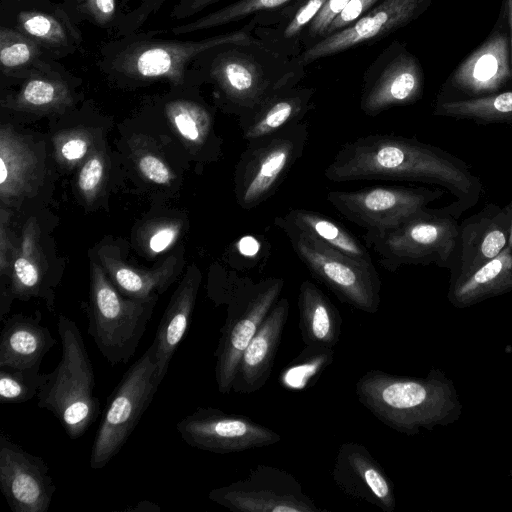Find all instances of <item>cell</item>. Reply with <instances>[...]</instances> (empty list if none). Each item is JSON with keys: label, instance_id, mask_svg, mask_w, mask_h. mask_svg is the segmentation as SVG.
I'll return each mask as SVG.
<instances>
[{"label": "cell", "instance_id": "42", "mask_svg": "<svg viewBox=\"0 0 512 512\" xmlns=\"http://www.w3.org/2000/svg\"><path fill=\"white\" fill-rule=\"evenodd\" d=\"M103 176V164L98 157L89 159L81 169L79 187L88 194L95 190Z\"/></svg>", "mask_w": 512, "mask_h": 512}, {"label": "cell", "instance_id": "12", "mask_svg": "<svg viewBox=\"0 0 512 512\" xmlns=\"http://www.w3.org/2000/svg\"><path fill=\"white\" fill-rule=\"evenodd\" d=\"M424 92V71L407 45L394 40L370 63L364 72L360 109L367 116L420 100Z\"/></svg>", "mask_w": 512, "mask_h": 512}, {"label": "cell", "instance_id": "3", "mask_svg": "<svg viewBox=\"0 0 512 512\" xmlns=\"http://www.w3.org/2000/svg\"><path fill=\"white\" fill-rule=\"evenodd\" d=\"M256 18L239 29L199 40L157 38L160 31H136L99 45L96 67L120 86H140L167 81L172 88L198 86L191 65L204 51L220 44L254 38Z\"/></svg>", "mask_w": 512, "mask_h": 512}, {"label": "cell", "instance_id": "11", "mask_svg": "<svg viewBox=\"0 0 512 512\" xmlns=\"http://www.w3.org/2000/svg\"><path fill=\"white\" fill-rule=\"evenodd\" d=\"M283 287L282 278L270 277L258 283L249 279L226 302L227 315L214 352L215 379L220 393L229 394L232 391L240 357L278 302Z\"/></svg>", "mask_w": 512, "mask_h": 512}, {"label": "cell", "instance_id": "41", "mask_svg": "<svg viewBox=\"0 0 512 512\" xmlns=\"http://www.w3.org/2000/svg\"><path fill=\"white\" fill-rule=\"evenodd\" d=\"M223 0H178L169 16L173 20L192 18Z\"/></svg>", "mask_w": 512, "mask_h": 512}, {"label": "cell", "instance_id": "23", "mask_svg": "<svg viewBox=\"0 0 512 512\" xmlns=\"http://www.w3.org/2000/svg\"><path fill=\"white\" fill-rule=\"evenodd\" d=\"M2 83L15 89L4 96L5 105L27 110H61L75 99L79 80L58 60L46 68L19 77H3Z\"/></svg>", "mask_w": 512, "mask_h": 512}, {"label": "cell", "instance_id": "46", "mask_svg": "<svg viewBox=\"0 0 512 512\" xmlns=\"http://www.w3.org/2000/svg\"><path fill=\"white\" fill-rule=\"evenodd\" d=\"M504 9L507 16V22L510 34V56H511V69H512V0H503Z\"/></svg>", "mask_w": 512, "mask_h": 512}, {"label": "cell", "instance_id": "28", "mask_svg": "<svg viewBox=\"0 0 512 512\" xmlns=\"http://www.w3.org/2000/svg\"><path fill=\"white\" fill-rule=\"evenodd\" d=\"M299 328L304 345L334 348L341 335L342 318L336 306L311 281H303L298 295Z\"/></svg>", "mask_w": 512, "mask_h": 512}, {"label": "cell", "instance_id": "4", "mask_svg": "<svg viewBox=\"0 0 512 512\" xmlns=\"http://www.w3.org/2000/svg\"><path fill=\"white\" fill-rule=\"evenodd\" d=\"M355 394L375 418L408 435L456 422L463 410L454 382L440 368L425 377L399 376L369 370L356 382Z\"/></svg>", "mask_w": 512, "mask_h": 512}, {"label": "cell", "instance_id": "44", "mask_svg": "<svg viewBox=\"0 0 512 512\" xmlns=\"http://www.w3.org/2000/svg\"><path fill=\"white\" fill-rule=\"evenodd\" d=\"M176 230L173 228H163L157 231L150 239V249L156 253L165 250L175 239Z\"/></svg>", "mask_w": 512, "mask_h": 512}, {"label": "cell", "instance_id": "27", "mask_svg": "<svg viewBox=\"0 0 512 512\" xmlns=\"http://www.w3.org/2000/svg\"><path fill=\"white\" fill-rule=\"evenodd\" d=\"M512 291V248L509 246L498 256L449 281L448 301L456 308H467L486 299Z\"/></svg>", "mask_w": 512, "mask_h": 512}, {"label": "cell", "instance_id": "24", "mask_svg": "<svg viewBox=\"0 0 512 512\" xmlns=\"http://www.w3.org/2000/svg\"><path fill=\"white\" fill-rule=\"evenodd\" d=\"M0 335V368L40 370L44 356L56 344L41 324V314H15L3 321Z\"/></svg>", "mask_w": 512, "mask_h": 512}, {"label": "cell", "instance_id": "1", "mask_svg": "<svg viewBox=\"0 0 512 512\" xmlns=\"http://www.w3.org/2000/svg\"><path fill=\"white\" fill-rule=\"evenodd\" d=\"M333 182L396 180L423 182L447 190L455 201L445 208L457 218L475 206L482 183L459 157L415 138L370 134L341 146L324 170Z\"/></svg>", "mask_w": 512, "mask_h": 512}, {"label": "cell", "instance_id": "45", "mask_svg": "<svg viewBox=\"0 0 512 512\" xmlns=\"http://www.w3.org/2000/svg\"><path fill=\"white\" fill-rule=\"evenodd\" d=\"M160 510L161 508L158 504L148 500L140 501L134 506L125 508V511L129 512H159Z\"/></svg>", "mask_w": 512, "mask_h": 512}, {"label": "cell", "instance_id": "21", "mask_svg": "<svg viewBox=\"0 0 512 512\" xmlns=\"http://www.w3.org/2000/svg\"><path fill=\"white\" fill-rule=\"evenodd\" d=\"M332 478L347 497L367 502L383 512H394V484L368 449L357 442H344L337 451Z\"/></svg>", "mask_w": 512, "mask_h": 512}, {"label": "cell", "instance_id": "36", "mask_svg": "<svg viewBox=\"0 0 512 512\" xmlns=\"http://www.w3.org/2000/svg\"><path fill=\"white\" fill-rule=\"evenodd\" d=\"M61 3L77 25L89 22L115 32L124 14L117 0H62Z\"/></svg>", "mask_w": 512, "mask_h": 512}, {"label": "cell", "instance_id": "19", "mask_svg": "<svg viewBox=\"0 0 512 512\" xmlns=\"http://www.w3.org/2000/svg\"><path fill=\"white\" fill-rule=\"evenodd\" d=\"M0 489L13 512H47L56 487L49 466L0 434Z\"/></svg>", "mask_w": 512, "mask_h": 512}, {"label": "cell", "instance_id": "34", "mask_svg": "<svg viewBox=\"0 0 512 512\" xmlns=\"http://www.w3.org/2000/svg\"><path fill=\"white\" fill-rule=\"evenodd\" d=\"M107 268L117 286L135 299L155 296V290L162 292L173 279L172 270L167 268L152 272L137 271L122 264H107Z\"/></svg>", "mask_w": 512, "mask_h": 512}, {"label": "cell", "instance_id": "37", "mask_svg": "<svg viewBox=\"0 0 512 512\" xmlns=\"http://www.w3.org/2000/svg\"><path fill=\"white\" fill-rule=\"evenodd\" d=\"M45 380L40 370L0 368V402L19 404L36 397Z\"/></svg>", "mask_w": 512, "mask_h": 512}, {"label": "cell", "instance_id": "10", "mask_svg": "<svg viewBox=\"0 0 512 512\" xmlns=\"http://www.w3.org/2000/svg\"><path fill=\"white\" fill-rule=\"evenodd\" d=\"M308 141V124H292L248 141L235 172L237 202L251 210L272 197L301 158Z\"/></svg>", "mask_w": 512, "mask_h": 512}, {"label": "cell", "instance_id": "40", "mask_svg": "<svg viewBox=\"0 0 512 512\" xmlns=\"http://www.w3.org/2000/svg\"><path fill=\"white\" fill-rule=\"evenodd\" d=\"M139 169L147 179L157 184H166L171 179L167 166L153 155L142 157L139 161Z\"/></svg>", "mask_w": 512, "mask_h": 512}, {"label": "cell", "instance_id": "26", "mask_svg": "<svg viewBox=\"0 0 512 512\" xmlns=\"http://www.w3.org/2000/svg\"><path fill=\"white\" fill-rule=\"evenodd\" d=\"M200 279L198 272L188 273L173 294L158 326L152 344L160 383L166 376L171 359L189 326Z\"/></svg>", "mask_w": 512, "mask_h": 512}, {"label": "cell", "instance_id": "17", "mask_svg": "<svg viewBox=\"0 0 512 512\" xmlns=\"http://www.w3.org/2000/svg\"><path fill=\"white\" fill-rule=\"evenodd\" d=\"M0 25L12 28L60 60L75 54L83 35L61 2L52 0H1Z\"/></svg>", "mask_w": 512, "mask_h": 512}, {"label": "cell", "instance_id": "18", "mask_svg": "<svg viewBox=\"0 0 512 512\" xmlns=\"http://www.w3.org/2000/svg\"><path fill=\"white\" fill-rule=\"evenodd\" d=\"M433 0H380L350 26L324 36L298 59L307 66L362 44L379 41L424 14Z\"/></svg>", "mask_w": 512, "mask_h": 512}, {"label": "cell", "instance_id": "38", "mask_svg": "<svg viewBox=\"0 0 512 512\" xmlns=\"http://www.w3.org/2000/svg\"><path fill=\"white\" fill-rule=\"evenodd\" d=\"M167 0H139L132 10L124 12L116 31L117 36L139 31L146 21L154 15Z\"/></svg>", "mask_w": 512, "mask_h": 512}, {"label": "cell", "instance_id": "20", "mask_svg": "<svg viewBox=\"0 0 512 512\" xmlns=\"http://www.w3.org/2000/svg\"><path fill=\"white\" fill-rule=\"evenodd\" d=\"M510 204L490 203L459 224V237L450 267V280L461 277L498 256L509 245Z\"/></svg>", "mask_w": 512, "mask_h": 512}, {"label": "cell", "instance_id": "8", "mask_svg": "<svg viewBox=\"0 0 512 512\" xmlns=\"http://www.w3.org/2000/svg\"><path fill=\"white\" fill-rule=\"evenodd\" d=\"M156 297H123L93 265L87 332L106 361L115 366L134 356L149 322Z\"/></svg>", "mask_w": 512, "mask_h": 512}, {"label": "cell", "instance_id": "5", "mask_svg": "<svg viewBox=\"0 0 512 512\" xmlns=\"http://www.w3.org/2000/svg\"><path fill=\"white\" fill-rule=\"evenodd\" d=\"M57 330L62 354L57 366L45 373L36 396L37 406L53 413L71 440L80 438L100 414L94 394L95 376L76 323L59 315Z\"/></svg>", "mask_w": 512, "mask_h": 512}, {"label": "cell", "instance_id": "2", "mask_svg": "<svg viewBox=\"0 0 512 512\" xmlns=\"http://www.w3.org/2000/svg\"><path fill=\"white\" fill-rule=\"evenodd\" d=\"M305 67L254 37L229 42L201 53L191 65L198 82L209 83L228 111L245 116L277 92L299 85Z\"/></svg>", "mask_w": 512, "mask_h": 512}, {"label": "cell", "instance_id": "32", "mask_svg": "<svg viewBox=\"0 0 512 512\" xmlns=\"http://www.w3.org/2000/svg\"><path fill=\"white\" fill-rule=\"evenodd\" d=\"M294 1L296 0H236L193 21L174 26L170 31L174 35L201 32L251 18L261 12L277 10Z\"/></svg>", "mask_w": 512, "mask_h": 512}, {"label": "cell", "instance_id": "33", "mask_svg": "<svg viewBox=\"0 0 512 512\" xmlns=\"http://www.w3.org/2000/svg\"><path fill=\"white\" fill-rule=\"evenodd\" d=\"M334 348L306 345L280 372L279 382L289 390L313 386L322 372L333 362Z\"/></svg>", "mask_w": 512, "mask_h": 512}, {"label": "cell", "instance_id": "29", "mask_svg": "<svg viewBox=\"0 0 512 512\" xmlns=\"http://www.w3.org/2000/svg\"><path fill=\"white\" fill-rule=\"evenodd\" d=\"M283 217L319 241L356 259L373 262L366 245L334 219L301 208L290 209Z\"/></svg>", "mask_w": 512, "mask_h": 512}, {"label": "cell", "instance_id": "15", "mask_svg": "<svg viewBox=\"0 0 512 512\" xmlns=\"http://www.w3.org/2000/svg\"><path fill=\"white\" fill-rule=\"evenodd\" d=\"M504 7L487 39L450 74L436 101L500 92L512 79L510 36Z\"/></svg>", "mask_w": 512, "mask_h": 512}, {"label": "cell", "instance_id": "7", "mask_svg": "<svg viewBox=\"0 0 512 512\" xmlns=\"http://www.w3.org/2000/svg\"><path fill=\"white\" fill-rule=\"evenodd\" d=\"M314 278L343 303L374 314L381 303V280L373 262L351 257L299 230L283 216L274 220Z\"/></svg>", "mask_w": 512, "mask_h": 512}, {"label": "cell", "instance_id": "13", "mask_svg": "<svg viewBox=\"0 0 512 512\" xmlns=\"http://www.w3.org/2000/svg\"><path fill=\"white\" fill-rule=\"evenodd\" d=\"M208 498L233 512H323L294 475L262 464L244 479L212 489Z\"/></svg>", "mask_w": 512, "mask_h": 512}, {"label": "cell", "instance_id": "9", "mask_svg": "<svg viewBox=\"0 0 512 512\" xmlns=\"http://www.w3.org/2000/svg\"><path fill=\"white\" fill-rule=\"evenodd\" d=\"M160 384L151 343L124 373L108 398L91 449L89 464L92 469L104 468L122 449L152 403Z\"/></svg>", "mask_w": 512, "mask_h": 512}, {"label": "cell", "instance_id": "14", "mask_svg": "<svg viewBox=\"0 0 512 512\" xmlns=\"http://www.w3.org/2000/svg\"><path fill=\"white\" fill-rule=\"evenodd\" d=\"M441 189L371 186L329 191L327 201L346 219L366 231L389 229L443 195Z\"/></svg>", "mask_w": 512, "mask_h": 512}, {"label": "cell", "instance_id": "31", "mask_svg": "<svg viewBox=\"0 0 512 512\" xmlns=\"http://www.w3.org/2000/svg\"><path fill=\"white\" fill-rule=\"evenodd\" d=\"M54 61L37 43L12 28L0 25L1 76H23L46 68Z\"/></svg>", "mask_w": 512, "mask_h": 512}, {"label": "cell", "instance_id": "35", "mask_svg": "<svg viewBox=\"0 0 512 512\" xmlns=\"http://www.w3.org/2000/svg\"><path fill=\"white\" fill-rule=\"evenodd\" d=\"M165 107L179 133L188 141L198 142L209 132L211 114L200 102L177 97Z\"/></svg>", "mask_w": 512, "mask_h": 512}, {"label": "cell", "instance_id": "25", "mask_svg": "<svg viewBox=\"0 0 512 512\" xmlns=\"http://www.w3.org/2000/svg\"><path fill=\"white\" fill-rule=\"evenodd\" d=\"M314 94V88L300 85L277 92L256 110L239 118L244 139L251 141L303 121L314 106Z\"/></svg>", "mask_w": 512, "mask_h": 512}, {"label": "cell", "instance_id": "47", "mask_svg": "<svg viewBox=\"0 0 512 512\" xmlns=\"http://www.w3.org/2000/svg\"><path fill=\"white\" fill-rule=\"evenodd\" d=\"M510 206H511V210H512V202L510 203ZM510 248H512V225H511V234H510V239H509V245H508Z\"/></svg>", "mask_w": 512, "mask_h": 512}, {"label": "cell", "instance_id": "48", "mask_svg": "<svg viewBox=\"0 0 512 512\" xmlns=\"http://www.w3.org/2000/svg\"><path fill=\"white\" fill-rule=\"evenodd\" d=\"M509 476H510V479L512 480V468L509 471Z\"/></svg>", "mask_w": 512, "mask_h": 512}, {"label": "cell", "instance_id": "39", "mask_svg": "<svg viewBox=\"0 0 512 512\" xmlns=\"http://www.w3.org/2000/svg\"><path fill=\"white\" fill-rule=\"evenodd\" d=\"M379 1L380 0H349L344 9L332 21L324 36L350 26Z\"/></svg>", "mask_w": 512, "mask_h": 512}, {"label": "cell", "instance_id": "6", "mask_svg": "<svg viewBox=\"0 0 512 512\" xmlns=\"http://www.w3.org/2000/svg\"><path fill=\"white\" fill-rule=\"evenodd\" d=\"M459 237L457 217L443 208L426 207L382 231H366L367 248L391 272L403 265L436 264L450 269Z\"/></svg>", "mask_w": 512, "mask_h": 512}, {"label": "cell", "instance_id": "43", "mask_svg": "<svg viewBox=\"0 0 512 512\" xmlns=\"http://www.w3.org/2000/svg\"><path fill=\"white\" fill-rule=\"evenodd\" d=\"M88 150V143L82 138H71L61 147L62 156L68 161L82 158Z\"/></svg>", "mask_w": 512, "mask_h": 512}, {"label": "cell", "instance_id": "22", "mask_svg": "<svg viewBox=\"0 0 512 512\" xmlns=\"http://www.w3.org/2000/svg\"><path fill=\"white\" fill-rule=\"evenodd\" d=\"M289 314V301L281 298L265 317L237 365L232 391L251 394L268 381Z\"/></svg>", "mask_w": 512, "mask_h": 512}, {"label": "cell", "instance_id": "30", "mask_svg": "<svg viewBox=\"0 0 512 512\" xmlns=\"http://www.w3.org/2000/svg\"><path fill=\"white\" fill-rule=\"evenodd\" d=\"M433 114L478 124L512 125V89L482 97L436 101Z\"/></svg>", "mask_w": 512, "mask_h": 512}, {"label": "cell", "instance_id": "16", "mask_svg": "<svg viewBox=\"0 0 512 512\" xmlns=\"http://www.w3.org/2000/svg\"><path fill=\"white\" fill-rule=\"evenodd\" d=\"M176 429L189 446L217 454L262 448L281 440L276 431L245 415L214 407H197L177 422Z\"/></svg>", "mask_w": 512, "mask_h": 512}]
</instances>
